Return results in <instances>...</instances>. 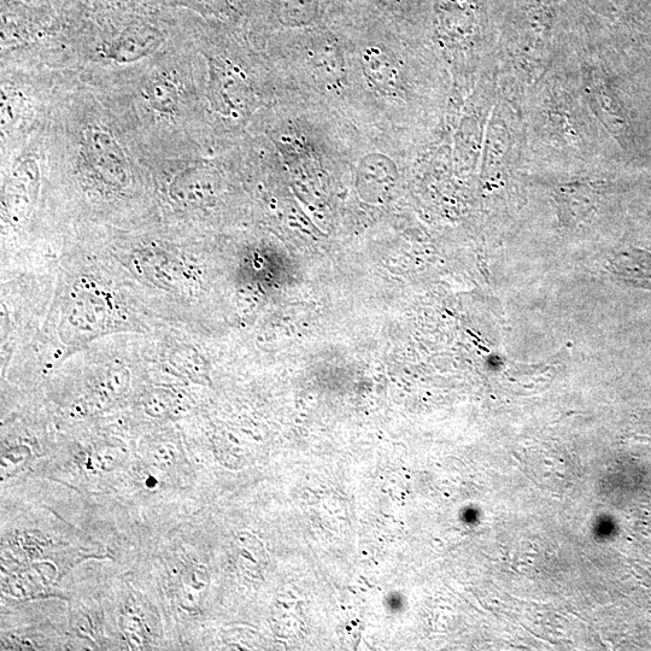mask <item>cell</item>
I'll return each mask as SVG.
<instances>
[{
    "label": "cell",
    "instance_id": "obj_1",
    "mask_svg": "<svg viewBox=\"0 0 651 651\" xmlns=\"http://www.w3.org/2000/svg\"><path fill=\"white\" fill-rule=\"evenodd\" d=\"M84 156L92 173L105 186L125 189L131 181V169L125 150L107 128L91 125L85 129Z\"/></svg>",
    "mask_w": 651,
    "mask_h": 651
},
{
    "label": "cell",
    "instance_id": "obj_2",
    "mask_svg": "<svg viewBox=\"0 0 651 651\" xmlns=\"http://www.w3.org/2000/svg\"><path fill=\"white\" fill-rule=\"evenodd\" d=\"M108 307L96 292L82 290L72 293L64 312V333L79 342L103 333L109 320Z\"/></svg>",
    "mask_w": 651,
    "mask_h": 651
},
{
    "label": "cell",
    "instance_id": "obj_3",
    "mask_svg": "<svg viewBox=\"0 0 651 651\" xmlns=\"http://www.w3.org/2000/svg\"><path fill=\"white\" fill-rule=\"evenodd\" d=\"M162 43L160 29L150 25H134L104 45L102 55L114 63H134L154 54Z\"/></svg>",
    "mask_w": 651,
    "mask_h": 651
},
{
    "label": "cell",
    "instance_id": "obj_5",
    "mask_svg": "<svg viewBox=\"0 0 651 651\" xmlns=\"http://www.w3.org/2000/svg\"><path fill=\"white\" fill-rule=\"evenodd\" d=\"M39 187V168L32 158H26L19 163L11 178L9 195L10 209L14 215L26 216L29 204L37 195Z\"/></svg>",
    "mask_w": 651,
    "mask_h": 651
},
{
    "label": "cell",
    "instance_id": "obj_4",
    "mask_svg": "<svg viewBox=\"0 0 651 651\" xmlns=\"http://www.w3.org/2000/svg\"><path fill=\"white\" fill-rule=\"evenodd\" d=\"M211 87L219 101L228 111L242 114L250 105V90L236 69L222 66L219 62L210 63Z\"/></svg>",
    "mask_w": 651,
    "mask_h": 651
},
{
    "label": "cell",
    "instance_id": "obj_8",
    "mask_svg": "<svg viewBox=\"0 0 651 651\" xmlns=\"http://www.w3.org/2000/svg\"><path fill=\"white\" fill-rule=\"evenodd\" d=\"M613 271L627 283L651 289V257L625 255L615 258Z\"/></svg>",
    "mask_w": 651,
    "mask_h": 651
},
{
    "label": "cell",
    "instance_id": "obj_7",
    "mask_svg": "<svg viewBox=\"0 0 651 651\" xmlns=\"http://www.w3.org/2000/svg\"><path fill=\"white\" fill-rule=\"evenodd\" d=\"M366 74L374 85L386 93H394L397 87V69L385 52L372 49L365 54Z\"/></svg>",
    "mask_w": 651,
    "mask_h": 651
},
{
    "label": "cell",
    "instance_id": "obj_6",
    "mask_svg": "<svg viewBox=\"0 0 651 651\" xmlns=\"http://www.w3.org/2000/svg\"><path fill=\"white\" fill-rule=\"evenodd\" d=\"M142 96L146 105L156 113L172 116L179 111V87L166 75H151L143 85Z\"/></svg>",
    "mask_w": 651,
    "mask_h": 651
}]
</instances>
